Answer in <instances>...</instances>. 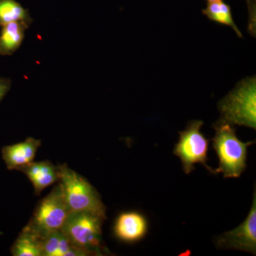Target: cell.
I'll return each instance as SVG.
<instances>
[{
	"label": "cell",
	"mask_w": 256,
	"mask_h": 256,
	"mask_svg": "<svg viewBox=\"0 0 256 256\" xmlns=\"http://www.w3.org/2000/svg\"><path fill=\"white\" fill-rule=\"evenodd\" d=\"M213 148L220 160L216 170L225 178H237L246 168L247 149L254 142H242L237 138L234 126L218 121L214 126Z\"/></svg>",
	"instance_id": "1"
},
{
	"label": "cell",
	"mask_w": 256,
	"mask_h": 256,
	"mask_svg": "<svg viewBox=\"0 0 256 256\" xmlns=\"http://www.w3.org/2000/svg\"><path fill=\"white\" fill-rule=\"evenodd\" d=\"M57 168L58 181L63 186L70 212H87L106 220V207L96 188L67 164H58Z\"/></svg>",
	"instance_id": "2"
},
{
	"label": "cell",
	"mask_w": 256,
	"mask_h": 256,
	"mask_svg": "<svg viewBox=\"0 0 256 256\" xmlns=\"http://www.w3.org/2000/svg\"><path fill=\"white\" fill-rule=\"evenodd\" d=\"M220 120L232 126L256 128V76L244 79L218 104Z\"/></svg>",
	"instance_id": "3"
},
{
	"label": "cell",
	"mask_w": 256,
	"mask_h": 256,
	"mask_svg": "<svg viewBox=\"0 0 256 256\" xmlns=\"http://www.w3.org/2000/svg\"><path fill=\"white\" fill-rule=\"evenodd\" d=\"M104 220L84 212H70L60 230L69 242L86 256L106 254L102 240V224Z\"/></svg>",
	"instance_id": "4"
},
{
	"label": "cell",
	"mask_w": 256,
	"mask_h": 256,
	"mask_svg": "<svg viewBox=\"0 0 256 256\" xmlns=\"http://www.w3.org/2000/svg\"><path fill=\"white\" fill-rule=\"evenodd\" d=\"M69 213L63 186L60 182L38 204L24 228L42 239L60 230Z\"/></svg>",
	"instance_id": "5"
},
{
	"label": "cell",
	"mask_w": 256,
	"mask_h": 256,
	"mask_svg": "<svg viewBox=\"0 0 256 256\" xmlns=\"http://www.w3.org/2000/svg\"><path fill=\"white\" fill-rule=\"evenodd\" d=\"M203 124L202 120L192 121L184 130L180 132L173 153L181 160L185 174H190L194 170L195 164L204 165L210 173L216 174V170L207 165L210 140L200 131Z\"/></svg>",
	"instance_id": "6"
},
{
	"label": "cell",
	"mask_w": 256,
	"mask_h": 256,
	"mask_svg": "<svg viewBox=\"0 0 256 256\" xmlns=\"http://www.w3.org/2000/svg\"><path fill=\"white\" fill-rule=\"evenodd\" d=\"M220 248L235 249L256 255V194L254 192L252 208L245 220L237 228L225 232L216 242Z\"/></svg>",
	"instance_id": "7"
},
{
	"label": "cell",
	"mask_w": 256,
	"mask_h": 256,
	"mask_svg": "<svg viewBox=\"0 0 256 256\" xmlns=\"http://www.w3.org/2000/svg\"><path fill=\"white\" fill-rule=\"evenodd\" d=\"M148 224L142 214L126 212L118 216L114 226L116 236L122 242H136L146 236Z\"/></svg>",
	"instance_id": "8"
},
{
	"label": "cell",
	"mask_w": 256,
	"mask_h": 256,
	"mask_svg": "<svg viewBox=\"0 0 256 256\" xmlns=\"http://www.w3.org/2000/svg\"><path fill=\"white\" fill-rule=\"evenodd\" d=\"M41 144L40 140L28 138L23 142L4 146L2 149V156L6 168L16 170L20 166L33 162Z\"/></svg>",
	"instance_id": "9"
},
{
	"label": "cell",
	"mask_w": 256,
	"mask_h": 256,
	"mask_svg": "<svg viewBox=\"0 0 256 256\" xmlns=\"http://www.w3.org/2000/svg\"><path fill=\"white\" fill-rule=\"evenodd\" d=\"M16 170L28 176L37 196H40L45 188L58 181V168L50 161L32 162Z\"/></svg>",
	"instance_id": "10"
},
{
	"label": "cell",
	"mask_w": 256,
	"mask_h": 256,
	"mask_svg": "<svg viewBox=\"0 0 256 256\" xmlns=\"http://www.w3.org/2000/svg\"><path fill=\"white\" fill-rule=\"evenodd\" d=\"M42 256H86L69 242L60 229L42 239Z\"/></svg>",
	"instance_id": "11"
},
{
	"label": "cell",
	"mask_w": 256,
	"mask_h": 256,
	"mask_svg": "<svg viewBox=\"0 0 256 256\" xmlns=\"http://www.w3.org/2000/svg\"><path fill=\"white\" fill-rule=\"evenodd\" d=\"M28 25L15 22L2 26L0 34V54L12 55L21 46Z\"/></svg>",
	"instance_id": "12"
},
{
	"label": "cell",
	"mask_w": 256,
	"mask_h": 256,
	"mask_svg": "<svg viewBox=\"0 0 256 256\" xmlns=\"http://www.w3.org/2000/svg\"><path fill=\"white\" fill-rule=\"evenodd\" d=\"M14 256H42V238L23 228L11 248Z\"/></svg>",
	"instance_id": "13"
},
{
	"label": "cell",
	"mask_w": 256,
	"mask_h": 256,
	"mask_svg": "<svg viewBox=\"0 0 256 256\" xmlns=\"http://www.w3.org/2000/svg\"><path fill=\"white\" fill-rule=\"evenodd\" d=\"M202 12L212 21L230 26L238 36L242 38V32L234 22L230 6L224 3L222 0L208 2L206 9L202 10Z\"/></svg>",
	"instance_id": "14"
},
{
	"label": "cell",
	"mask_w": 256,
	"mask_h": 256,
	"mask_svg": "<svg viewBox=\"0 0 256 256\" xmlns=\"http://www.w3.org/2000/svg\"><path fill=\"white\" fill-rule=\"evenodd\" d=\"M15 22L30 24L28 12L15 0H0V26Z\"/></svg>",
	"instance_id": "15"
},
{
	"label": "cell",
	"mask_w": 256,
	"mask_h": 256,
	"mask_svg": "<svg viewBox=\"0 0 256 256\" xmlns=\"http://www.w3.org/2000/svg\"><path fill=\"white\" fill-rule=\"evenodd\" d=\"M10 86H11V82L9 79L0 78V102L9 92Z\"/></svg>",
	"instance_id": "16"
},
{
	"label": "cell",
	"mask_w": 256,
	"mask_h": 256,
	"mask_svg": "<svg viewBox=\"0 0 256 256\" xmlns=\"http://www.w3.org/2000/svg\"><path fill=\"white\" fill-rule=\"evenodd\" d=\"M218 1V0H207L208 2H213Z\"/></svg>",
	"instance_id": "17"
},
{
	"label": "cell",
	"mask_w": 256,
	"mask_h": 256,
	"mask_svg": "<svg viewBox=\"0 0 256 256\" xmlns=\"http://www.w3.org/2000/svg\"><path fill=\"white\" fill-rule=\"evenodd\" d=\"M254 1H255V0H254Z\"/></svg>",
	"instance_id": "18"
}]
</instances>
